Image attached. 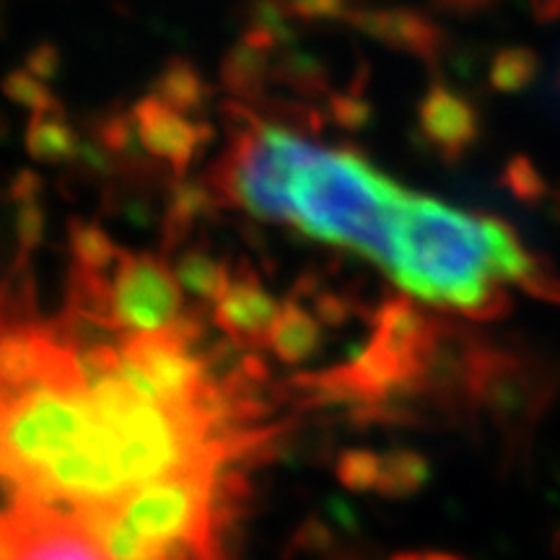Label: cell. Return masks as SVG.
I'll list each match as a JSON object with an SVG mask.
<instances>
[{"label":"cell","mask_w":560,"mask_h":560,"mask_svg":"<svg viewBox=\"0 0 560 560\" xmlns=\"http://www.w3.org/2000/svg\"><path fill=\"white\" fill-rule=\"evenodd\" d=\"M140 136H143L145 149L153 156L170 161L177 174L190 166L192 153L200 143L190 125L172 112L156 107V104L140 109Z\"/></svg>","instance_id":"cell-9"},{"label":"cell","mask_w":560,"mask_h":560,"mask_svg":"<svg viewBox=\"0 0 560 560\" xmlns=\"http://www.w3.org/2000/svg\"><path fill=\"white\" fill-rule=\"evenodd\" d=\"M501 182L511 198L520 200L522 206H540L548 198V182H545L542 172L535 166V161L527 156L509 159V164L503 166Z\"/></svg>","instance_id":"cell-16"},{"label":"cell","mask_w":560,"mask_h":560,"mask_svg":"<svg viewBox=\"0 0 560 560\" xmlns=\"http://www.w3.org/2000/svg\"><path fill=\"white\" fill-rule=\"evenodd\" d=\"M174 276H177L182 289H187L192 296L202 301H219L223 291L229 289L231 272L226 262L215 260L213 255L202 249H185L174 265Z\"/></svg>","instance_id":"cell-12"},{"label":"cell","mask_w":560,"mask_h":560,"mask_svg":"<svg viewBox=\"0 0 560 560\" xmlns=\"http://www.w3.org/2000/svg\"><path fill=\"white\" fill-rule=\"evenodd\" d=\"M280 312L283 306L262 289L255 272L242 270L240 276H231L229 289L215 301L213 319L236 346L265 348Z\"/></svg>","instance_id":"cell-6"},{"label":"cell","mask_w":560,"mask_h":560,"mask_svg":"<svg viewBox=\"0 0 560 560\" xmlns=\"http://www.w3.org/2000/svg\"><path fill=\"white\" fill-rule=\"evenodd\" d=\"M215 470L200 465L143 482L117 501L79 509L70 527L107 560H219Z\"/></svg>","instance_id":"cell-2"},{"label":"cell","mask_w":560,"mask_h":560,"mask_svg":"<svg viewBox=\"0 0 560 560\" xmlns=\"http://www.w3.org/2000/svg\"><path fill=\"white\" fill-rule=\"evenodd\" d=\"M457 5H467V9H478L482 3H490V0H454Z\"/></svg>","instance_id":"cell-26"},{"label":"cell","mask_w":560,"mask_h":560,"mask_svg":"<svg viewBox=\"0 0 560 560\" xmlns=\"http://www.w3.org/2000/svg\"><path fill=\"white\" fill-rule=\"evenodd\" d=\"M68 244L75 270L96 272V276H107L122 255V249L112 242L107 231L96 226V223H86L79 219L70 221Z\"/></svg>","instance_id":"cell-13"},{"label":"cell","mask_w":560,"mask_h":560,"mask_svg":"<svg viewBox=\"0 0 560 560\" xmlns=\"http://www.w3.org/2000/svg\"><path fill=\"white\" fill-rule=\"evenodd\" d=\"M210 208H213V195H210L208 187H200V185L174 187L164 213L166 247H174V244L185 240V236L190 234V229L195 226V221L202 219V215H208Z\"/></svg>","instance_id":"cell-14"},{"label":"cell","mask_w":560,"mask_h":560,"mask_svg":"<svg viewBox=\"0 0 560 560\" xmlns=\"http://www.w3.org/2000/svg\"><path fill=\"white\" fill-rule=\"evenodd\" d=\"M16 560H107V556L79 529L58 524L32 535Z\"/></svg>","instance_id":"cell-11"},{"label":"cell","mask_w":560,"mask_h":560,"mask_svg":"<svg viewBox=\"0 0 560 560\" xmlns=\"http://www.w3.org/2000/svg\"><path fill=\"white\" fill-rule=\"evenodd\" d=\"M516 285L524 293H529V296L560 306V270L548 257L532 255L529 265L524 268L520 280H516Z\"/></svg>","instance_id":"cell-18"},{"label":"cell","mask_w":560,"mask_h":560,"mask_svg":"<svg viewBox=\"0 0 560 560\" xmlns=\"http://www.w3.org/2000/svg\"><path fill=\"white\" fill-rule=\"evenodd\" d=\"M322 322L317 314L306 312L304 306L285 304L283 312L272 330L268 335V348L280 363H289V366H299V363L314 359L319 353L322 342H325V332H322Z\"/></svg>","instance_id":"cell-8"},{"label":"cell","mask_w":560,"mask_h":560,"mask_svg":"<svg viewBox=\"0 0 560 560\" xmlns=\"http://www.w3.org/2000/svg\"><path fill=\"white\" fill-rule=\"evenodd\" d=\"M537 13H540L542 21L560 19V0H540L537 3Z\"/></svg>","instance_id":"cell-23"},{"label":"cell","mask_w":560,"mask_h":560,"mask_svg":"<svg viewBox=\"0 0 560 560\" xmlns=\"http://www.w3.org/2000/svg\"><path fill=\"white\" fill-rule=\"evenodd\" d=\"M389 560H423V556H418V552H397Z\"/></svg>","instance_id":"cell-25"},{"label":"cell","mask_w":560,"mask_h":560,"mask_svg":"<svg viewBox=\"0 0 560 560\" xmlns=\"http://www.w3.org/2000/svg\"><path fill=\"white\" fill-rule=\"evenodd\" d=\"M558 91H560V73H558Z\"/></svg>","instance_id":"cell-27"},{"label":"cell","mask_w":560,"mask_h":560,"mask_svg":"<svg viewBox=\"0 0 560 560\" xmlns=\"http://www.w3.org/2000/svg\"><path fill=\"white\" fill-rule=\"evenodd\" d=\"M537 75H540V60H537L535 52L524 50V47L503 50L495 58L493 68H490V83L503 91V94L524 91L537 81Z\"/></svg>","instance_id":"cell-15"},{"label":"cell","mask_w":560,"mask_h":560,"mask_svg":"<svg viewBox=\"0 0 560 560\" xmlns=\"http://www.w3.org/2000/svg\"><path fill=\"white\" fill-rule=\"evenodd\" d=\"M30 151L42 161H62L73 153V140L62 128H39L30 136Z\"/></svg>","instance_id":"cell-20"},{"label":"cell","mask_w":560,"mask_h":560,"mask_svg":"<svg viewBox=\"0 0 560 560\" xmlns=\"http://www.w3.org/2000/svg\"><path fill=\"white\" fill-rule=\"evenodd\" d=\"M408 195L359 153L306 140L291 187L293 226L387 272Z\"/></svg>","instance_id":"cell-3"},{"label":"cell","mask_w":560,"mask_h":560,"mask_svg":"<svg viewBox=\"0 0 560 560\" xmlns=\"http://www.w3.org/2000/svg\"><path fill=\"white\" fill-rule=\"evenodd\" d=\"M332 548V529L322 520H310L296 529L291 540L293 552H306V556H322Z\"/></svg>","instance_id":"cell-21"},{"label":"cell","mask_w":560,"mask_h":560,"mask_svg":"<svg viewBox=\"0 0 560 560\" xmlns=\"http://www.w3.org/2000/svg\"><path fill=\"white\" fill-rule=\"evenodd\" d=\"M550 374L520 350L475 340L467 366V405L486 410L501 429L522 433L550 397Z\"/></svg>","instance_id":"cell-4"},{"label":"cell","mask_w":560,"mask_h":560,"mask_svg":"<svg viewBox=\"0 0 560 560\" xmlns=\"http://www.w3.org/2000/svg\"><path fill=\"white\" fill-rule=\"evenodd\" d=\"M429 478L431 465L423 454L412 450H392L380 462V478H376L374 490L382 499L402 501L423 490Z\"/></svg>","instance_id":"cell-10"},{"label":"cell","mask_w":560,"mask_h":560,"mask_svg":"<svg viewBox=\"0 0 560 560\" xmlns=\"http://www.w3.org/2000/svg\"><path fill=\"white\" fill-rule=\"evenodd\" d=\"M182 317V291L174 270L153 255L122 252L109 276L112 330L125 335L164 332Z\"/></svg>","instance_id":"cell-5"},{"label":"cell","mask_w":560,"mask_h":560,"mask_svg":"<svg viewBox=\"0 0 560 560\" xmlns=\"http://www.w3.org/2000/svg\"><path fill=\"white\" fill-rule=\"evenodd\" d=\"M529 257L506 221L410 192L387 276L410 296L488 322L511 312L503 285L520 280Z\"/></svg>","instance_id":"cell-1"},{"label":"cell","mask_w":560,"mask_h":560,"mask_svg":"<svg viewBox=\"0 0 560 560\" xmlns=\"http://www.w3.org/2000/svg\"><path fill=\"white\" fill-rule=\"evenodd\" d=\"M380 454L369 450H348L342 452L338 462H335V475H338L340 486L353 493H363V490L376 488V478H380Z\"/></svg>","instance_id":"cell-17"},{"label":"cell","mask_w":560,"mask_h":560,"mask_svg":"<svg viewBox=\"0 0 560 560\" xmlns=\"http://www.w3.org/2000/svg\"><path fill=\"white\" fill-rule=\"evenodd\" d=\"M314 314L325 327H342L350 317V304L338 293L325 291L314 296Z\"/></svg>","instance_id":"cell-22"},{"label":"cell","mask_w":560,"mask_h":560,"mask_svg":"<svg viewBox=\"0 0 560 560\" xmlns=\"http://www.w3.org/2000/svg\"><path fill=\"white\" fill-rule=\"evenodd\" d=\"M423 560H462V558L452 556V552H425Z\"/></svg>","instance_id":"cell-24"},{"label":"cell","mask_w":560,"mask_h":560,"mask_svg":"<svg viewBox=\"0 0 560 560\" xmlns=\"http://www.w3.org/2000/svg\"><path fill=\"white\" fill-rule=\"evenodd\" d=\"M420 130L439 156L457 161L480 136L478 112L452 91L433 89L420 107Z\"/></svg>","instance_id":"cell-7"},{"label":"cell","mask_w":560,"mask_h":560,"mask_svg":"<svg viewBox=\"0 0 560 560\" xmlns=\"http://www.w3.org/2000/svg\"><path fill=\"white\" fill-rule=\"evenodd\" d=\"M45 234V208L39 200H19L16 208V236H19V257L26 260Z\"/></svg>","instance_id":"cell-19"}]
</instances>
